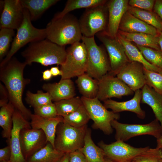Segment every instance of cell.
Wrapping results in <instances>:
<instances>
[{
  "label": "cell",
  "instance_id": "1",
  "mask_svg": "<svg viewBox=\"0 0 162 162\" xmlns=\"http://www.w3.org/2000/svg\"><path fill=\"white\" fill-rule=\"evenodd\" d=\"M26 65L24 62H21L13 56L6 63L0 66V80L8 91L9 102L28 120L30 119L32 113L22 101L24 89L30 82V79H25L23 76Z\"/></svg>",
  "mask_w": 162,
  "mask_h": 162
},
{
  "label": "cell",
  "instance_id": "2",
  "mask_svg": "<svg viewBox=\"0 0 162 162\" xmlns=\"http://www.w3.org/2000/svg\"><path fill=\"white\" fill-rule=\"evenodd\" d=\"M21 55L27 65L37 62L46 66L55 64L61 65L65 61L66 52L64 46L46 38L30 43Z\"/></svg>",
  "mask_w": 162,
  "mask_h": 162
},
{
  "label": "cell",
  "instance_id": "3",
  "mask_svg": "<svg viewBox=\"0 0 162 162\" xmlns=\"http://www.w3.org/2000/svg\"><path fill=\"white\" fill-rule=\"evenodd\" d=\"M45 29L46 38L60 46L72 45L82 40L79 20L69 13L58 18H53Z\"/></svg>",
  "mask_w": 162,
  "mask_h": 162
},
{
  "label": "cell",
  "instance_id": "4",
  "mask_svg": "<svg viewBox=\"0 0 162 162\" xmlns=\"http://www.w3.org/2000/svg\"><path fill=\"white\" fill-rule=\"evenodd\" d=\"M82 40L87 51L86 73L98 81L110 71L109 57L104 50L97 45L94 37L82 36Z\"/></svg>",
  "mask_w": 162,
  "mask_h": 162
},
{
  "label": "cell",
  "instance_id": "5",
  "mask_svg": "<svg viewBox=\"0 0 162 162\" xmlns=\"http://www.w3.org/2000/svg\"><path fill=\"white\" fill-rule=\"evenodd\" d=\"M31 21L28 11L24 8L23 22L17 30L10 48L7 56L1 62L0 66L6 63L18 51L27 44L46 38L45 28H37L32 25Z\"/></svg>",
  "mask_w": 162,
  "mask_h": 162
},
{
  "label": "cell",
  "instance_id": "6",
  "mask_svg": "<svg viewBox=\"0 0 162 162\" xmlns=\"http://www.w3.org/2000/svg\"><path fill=\"white\" fill-rule=\"evenodd\" d=\"M87 125L76 128L61 122L56 130L54 147L64 153L79 150L84 146Z\"/></svg>",
  "mask_w": 162,
  "mask_h": 162
},
{
  "label": "cell",
  "instance_id": "7",
  "mask_svg": "<svg viewBox=\"0 0 162 162\" xmlns=\"http://www.w3.org/2000/svg\"><path fill=\"white\" fill-rule=\"evenodd\" d=\"M66 59L61 66V80L78 77L86 72L87 51L82 41L76 42L67 50Z\"/></svg>",
  "mask_w": 162,
  "mask_h": 162
},
{
  "label": "cell",
  "instance_id": "8",
  "mask_svg": "<svg viewBox=\"0 0 162 162\" xmlns=\"http://www.w3.org/2000/svg\"><path fill=\"white\" fill-rule=\"evenodd\" d=\"M81 98L90 119L94 122L93 127L100 129L105 134H112L113 129L111 122L119 119V114L108 110L97 98H88L82 97Z\"/></svg>",
  "mask_w": 162,
  "mask_h": 162
},
{
  "label": "cell",
  "instance_id": "9",
  "mask_svg": "<svg viewBox=\"0 0 162 162\" xmlns=\"http://www.w3.org/2000/svg\"><path fill=\"white\" fill-rule=\"evenodd\" d=\"M106 2L86 9L79 20L82 36L92 37L98 33L106 30L108 22Z\"/></svg>",
  "mask_w": 162,
  "mask_h": 162
},
{
  "label": "cell",
  "instance_id": "10",
  "mask_svg": "<svg viewBox=\"0 0 162 162\" xmlns=\"http://www.w3.org/2000/svg\"><path fill=\"white\" fill-rule=\"evenodd\" d=\"M111 124L116 130L115 138L116 140L124 142L133 137L145 135L153 136L157 139L162 136L161 125L156 119L146 124H124L116 120L112 121Z\"/></svg>",
  "mask_w": 162,
  "mask_h": 162
},
{
  "label": "cell",
  "instance_id": "11",
  "mask_svg": "<svg viewBox=\"0 0 162 162\" xmlns=\"http://www.w3.org/2000/svg\"><path fill=\"white\" fill-rule=\"evenodd\" d=\"M96 34L103 43L108 53L110 66V71L108 73L115 76L120 69L130 62L124 48L116 37H110L104 31L100 32Z\"/></svg>",
  "mask_w": 162,
  "mask_h": 162
},
{
  "label": "cell",
  "instance_id": "12",
  "mask_svg": "<svg viewBox=\"0 0 162 162\" xmlns=\"http://www.w3.org/2000/svg\"><path fill=\"white\" fill-rule=\"evenodd\" d=\"M98 145L104 151L106 156L115 162H131L136 156L149 148L148 146L134 147L120 140H116L110 144L101 141Z\"/></svg>",
  "mask_w": 162,
  "mask_h": 162
},
{
  "label": "cell",
  "instance_id": "13",
  "mask_svg": "<svg viewBox=\"0 0 162 162\" xmlns=\"http://www.w3.org/2000/svg\"><path fill=\"white\" fill-rule=\"evenodd\" d=\"M98 81L99 89L97 98L104 101L112 98H120L132 95L134 92L124 82L109 73Z\"/></svg>",
  "mask_w": 162,
  "mask_h": 162
},
{
  "label": "cell",
  "instance_id": "14",
  "mask_svg": "<svg viewBox=\"0 0 162 162\" xmlns=\"http://www.w3.org/2000/svg\"><path fill=\"white\" fill-rule=\"evenodd\" d=\"M47 141L46 136L41 129L25 128L20 134V142L22 154L26 161L44 147Z\"/></svg>",
  "mask_w": 162,
  "mask_h": 162
},
{
  "label": "cell",
  "instance_id": "15",
  "mask_svg": "<svg viewBox=\"0 0 162 162\" xmlns=\"http://www.w3.org/2000/svg\"><path fill=\"white\" fill-rule=\"evenodd\" d=\"M13 126L11 137L8 142L11 149L10 162H27L21 151L20 134L25 128H31L30 123L22 114L15 109L13 116Z\"/></svg>",
  "mask_w": 162,
  "mask_h": 162
},
{
  "label": "cell",
  "instance_id": "16",
  "mask_svg": "<svg viewBox=\"0 0 162 162\" xmlns=\"http://www.w3.org/2000/svg\"><path fill=\"white\" fill-rule=\"evenodd\" d=\"M3 9L0 19V28L17 30L24 19V9L20 0L2 1Z\"/></svg>",
  "mask_w": 162,
  "mask_h": 162
},
{
  "label": "cell",
  "instance_id": "17",
  "mask_svg": "<svg viewBox=\"0 0 162 162\" xmlns=\"http://www.w3.org/2000/svg\"><path fill=\"white\" fill-rule=\"evenodd\" d=\"M144 66L136 62H130L123 66L116 75L134 92L142 89L146 84Z\"/></svg>",
  "mask_w": 162,
  "mask_h": 162
},
{
  "label": "cell",
  "instance_id": "18",
  "mask_svg": "<svg viewBox=\"0 0 162 162\" xmlns=\"http://www.w3.org/2000/svg\"><path fill=\"white\" fill-rule=\"evenodd\" d=\"M129 0H111L106 5L108 16L106 28L105 33L112 38L116 37L119 26L122 18L127 10Z\"/></svg>",
  "mask_w": 162,
  "mask_h": 162
},
{
  "label": "cell",
  "instance_id": "19",
  "mask_svg": "<svg viewBox=\"0 0 162 162\" xmlns=\"http://www.w3.org/2000/svg\"><path fill=\"white\" fill-rule=\"evenodd\" d=\"M142 98V90L135 92L133 98L131 99L123 102H118L111 99L104 101V105L107 109H110L115 113L124 111H128L135 113L139 118L143 119L146 116L145 111L140 106Z\"/></svg>",
  "mask_w": 162,
  "mask_h": 162
},
{
  "label": "cell",
  "instance_id": "20",
  "mask_svg": "<svg viewBox=\"0 0 162 162\" xmlns=\"http://www.w3.org/2000/svg\"><path fill=\"white\" fill-rule=\"evenodd\" d=\"M118 30L126 32L143 33L158 36L160 31L133 15L127 10L124 14Z\"/></svg>",
  "mask_w": 162,
  "mask_h": 162
},
{
  "label": "cell",
  "instance_id": "21",
  "mask_svg": "<svg viewBox=\"0 0 162 162\" xmlns=\"http://www.w3.org/2000/svg\"><path fill=\"white\" fill-rule=\"evenodd\" d=\"M42 88L55 102L74 97L76 94L75 85L71 79H61L58 83H45Z\"/></svg>",
  "mask_w": 162,
  "mask_h": 162
},
{
  "label": "cell",
  "instance_id": "22",
  "mask_svg": "<svg viewBox=\"0 0 162 162\" xmlns=\"http://www.w3.org/2000/svg\"><path fill=\"white\" fill-rule=\"evenodd\" d=\"M30 119L32 128L42 130L46 136L47 141L54 147L56 128L59 124L63 122V117L58 116L54 118H46L32 114Z\"/></svg>",
  "mask_w": 162,
  "mask_h": 162
},
{
  "label": "cell",
  "instance_id": "23",
  "mask_svg": "<svg viewBox=\"0 0 162 162\" xmlns=\"http://www.w3.org/2000/svg\"><path fill=\"white\" fill-rule=\"evenodd\" d=\"M141 102L149 105L152 109L155 119L159 122L162 129V95L146 84L142 88Z\"/></svg>",
  "mask_w": 162,
  "mask_h": 162
},
{
  "label": "cell",
  "instance_id": "24",
  "mask_svg": "<svg viewBox=\"0 0 162 162\" xmlns=\"http://www.w3.org/2000/svg\"><path fill=\"white\" fill-rule=\"evenodd\" d=\"M116 38L123 46L128 60L130 62H136L142 64L148 70L162 73V70L148 62L144 58L137 47L131 42L126 40L118 34Z\"/></svg>",
  "mask_w": 162,
  "mask_h": 162
},
{
  "label": "cell",
  "instance_id": "25",
  "mask_svg": "<svg viewBox=\"0 0 162 162\" xmlns=\"http://www.w3.org/2000/svg\"><path fill=\"white\" fill-rule=\"evenodd\" d=\"M91 131L87 128L83 146L79 149L85 156L87 162H105L106 155L103 149L97 146L92 140Z\"/></svg>",
  "mask_w": 162,
  "mask_h": 162
},
{
  "label": "cell",
  "instance_id": "26",
  "mask_svg": "<svg viewBox=\"0 0 162 162\" xmlns=\"http://www.w3.org/2000/svg\"><path fill=\"white\" fill-rule=\"evenodd\" d=\"M124 39L136 45L161 50L158 43V36L143 33H130L119 30L118 33Z\"/></svg>",
  "mask_w": 162,
  "mask_h": 162
},
{
  "label": "cell",
  "instance_id": "27",
  "mask_svg": "<svg viewBox=\"0 0 162 162\" xmlns=\"http://www.w3.org/2000/svg\"><path fill=\"white\" fill-rule=\"evenodd\" d=\"M77 77L76 82L82 97L88 98H97L99 89L98 80L86 73Z\"/></svg>",
  "mask_w": 162,
  "mask_h": 162
},
{
  "label": "cell",
  "instance_id": "28",
  "mask_svg": "<svg viewBox=\"0 0 162 162\" xmlns=\"http://www.w3.org/2000/svg\"><path fill=\"white\" fill-rule=\"evenodd\" d=\"M58 0H20L24 8L28 11L31 21L40 18L48 9L56 3Z\"/></svg>",
  "mask_w": 162,
  "mask_h": 162
},
{
  "label": "cell",
  "instance_id": "29",
  "mask_svg": "<svg viewBox=\"0 0 162 162\" xmlns=\"http://www.w3.org/2000/svg\"><path fill=\"white\" fill-rule=\"evenodd\" d=\"M64 153L55 148L49 142L27 160V162H58Z\"/></svg>",
  "mask_w": 162,
  "mask_h": 162
},
{
  "label": "cell",
  "instance_id": "30",
  "mask_svg": "<svg viewBox=\"0 0 162 162\" xmlns=\"http://www.w3.org/2000/svg\"><path fill=\"white\" fill-rule=\"evenodd\" d=\"M15 110L13 105L9 102L1 107L0 110V126L3 130L2 137L7 139L8 142L10 139L13 128V116Z\"/></svg>",
  "mask_w": 162,
  "mask_h": 162
},
{
  "label": "cell",
  "instance_id": "31",
  "mask_svg": "<svg viewBox=\"0 0 162 162\" xmlns=\"http://www.w3.org/2000/svg\"><path fill=\"white\" fill-rule=\"evenodd\" d=\"M127 11L131 14L156 28L162 31V21L154 11H148L128 6Z\"/></svg>",
  "mask_w": 162,
  "mask_h": 162
},
{
  "label": "cell",
  "instance_id": "32",
  "mask_svg": "<svg viewBox=\"0 0 162 162\" xmlns=\"http://www.w3.org/2000/svg\"><path fill=\"white\" fill-rule=\"evenodd\" d=\"M107 1L104 0H68L62 10L56 14L53 18H58L75 10L86 9L104 4Z\"/></svg>",
  "mask_w": 162,
  "mask_h": 162
},
{
  "label": "cell",
  "instance_id": "33",
  "mask_svg": "<svg viewBox=\"0 0 162 162\" xmlns=\"http://www.w3.org/2000/svg\"><path fill=\"white\" fill-rule=\"evenodd\" d=\"M58 116L64 117L74 112L82 104L81 98L74 97L55 102Z\"/></svg>",
  "mask_w": 162,
  "mask_h": 162
},
{
  "label": "cell",
  "instance_id": "34",
  "mask_svg": "<svg viewBox=\"0 0 162 162\" xmlns=\"http://www.w3.org/2000/svg\"><path fill=\"white\" fill-rule=\"evenodd\" d=\"M90 119L82 104L77 109L63 117V122L72 126L79 128L86 125Z\"/></svg>",
  "mask_w": 162,
  "mask_h": 162
},
{
  "label": "cell",
  "instance_id": "35",
  "mask_svg": "<svg viewBox=\"0 0 162 162\" xmlns=\"http://www.w3.org/2000/svg\"><path fill=\"white\" fill-rule=\"evenodd\" d=\"M26 95L25 99L26 102L34 108L52 103L50 94L47 92H44L42 90H38L36 93L28 90Z\"/></svg>",
  "mask_w": 162,
  "mask_h": 162
},
{
  "label": "cell",
  "instance_id": "36",
  "mask_svg": "<svg viewBox=\"0 0 162 162\" xmlns=\"http://www.w3.org/2000/svg\"><path fill=\"white\" fill-rule=\"evenodd\" d=\"M145 58L150 63L162 70V51L136 45Z\"/></svg>",
  "mask_w": 162,
  "mask_h": 162
},
{
  "label": "cell",
  "instance_id": "37",
  "mask_svg": "<svg viewBox=\"0 0 162 162\" xmlns=\"http://www.w3.org/2000/svg\"><path fill=\"white\" fill-rule=\"evenodd\" d=\"M0 30V61L1 62L8 53L10 43L15 35L14 29L1 28Z\"/></svg>",
  "mask_w": 162,
  "mask_h": 162
},
{
  "label": "cell",
  "instance_id": "38",
  "mask_svg": "<svg viewBox=\"0 0 162 162\" xmlns=\"http://www.w3.org/2000/svg\"><path fill=\"white\" fill-rule=\"evenodd\" d=\"M146 84L162 95V73L148 70L144 67Z\"/></svg>",
  "mask_w": 162,
  "mask_h": 162
},
{
  "label": "cell",
  "instance_id": "39",
  "mask_svg": "<svg viewBox=\"0 0 162 162\" xmlns=\"http://www.w3.org/2000/svg\"><path fill=\"white\" fill-rule=\"evenodd\" d=\"M161 159H162V149L149 148L135 157L131 162H159Z\"/></svg>",
  "mask_w": 162,
  "mask_h": 162
},
{
  "label": "cell",
  "instance_id": "40",
  "mask_svg": "<svg viewBox=\"0 0 162 162\" xmlns=\"http://www.w3.org/2000/svg\"><path fill=\"white\" fill-rule=\"evenodd\" d=\"M34 114L44 118H51L58 116L54 103H51L34 108Z\"/></svg>",
  "mask_w": 162,
  "mask_h": 162
},
{
  "label": "cell",
  "instance_id": "41",
  "mask_svg": "<svg viewBox=\"0 0 162 162\" xmlns=\"http://www.w3.org/2000/svg\"><path fill=\"white\" fill-rule=\"evenodd\" d=\"M155 0H130L129 1V6L144 10L153 11Z\"/></svg>",
  "mask_w": 162,
  "mask_h": 162
},
{
  "label": "cell",
  "instance_id": "42",
  "mask_svg": "<svg viewBox=\"0 0 162 162\" xmlns=\"http://www.w3.org/2000/svg\"><path fill=\"white\" fill-rule=\"evenodd\" d=\"M69 162H87L82 152L79 150L69 153Z\"/></svg>",
  "mask_w": 162,
  "mask_h": 162
},
{
  "label": "cell",
  "instance_id": "43",
  "mask_svg": "<svg viewBox=\"0 0 162 162\" xmlns=\"http://www.w3.org/2000/svg\"><path fill=\"white\" fill-rule=\"evenodd\" d=\"M9 102V97L8 91L5 87L0 83V106L7 104Z\"/></svg>",
  "mask_w": 162,
  "mask_h": 162
},
{
  "label": "cell",
  "instance_id": "44",
  "mask_svg": "<svg viewBox=\"0 0 162 162\" xmlns=\"http://www.w3.org/2000/svg\"><path fill=\"white\" fill-rule=\"evenodd\" d=\"M11 154L10 148L8 145L0 149V162L10 161Z\"/></svg>",
  "mask_w": 162,
  "mask_h": 162
},
{
  "label": "cell",
  "instance_id": "45",
  "mask_svg": "<svg viewBox=\"0 0 162 162\" xmlns=\"http://www.w3.org/2000/svg\"><path fill=\"white\" fill-rule=\"evenodd\" d=\"M153 10L162 21V0H155Z\"/></svg>",
  "mask_w": 162,
  "mask_h": 162
},
{
  "label": "cell",
  "instance_id": "46",
  "mask_svg": "<svg viewBox=\"0 0 162 162\" xmlns=\"http://www.w3.org/2000/svg\"><path fill=\"white\" fill-rule=\"evenodd\" d=\"M50 70L52 76H56L58 75L61 76L62 75V72L58 67H51Z\"/></svg>",
  "mask_w": 162,
  "mask_h": 162
},
{
  "label": "cell",
  "instance_id": "47",
  "mask_svg": "<svg viewBox=\"0 0 162 162\" xmlns=\"http://www.w3.org/2000/svg\"><path fill=\"white\" fill-rule=\"evenodd\" d=\"M42 79L44 80H48L52 76L50 70L47 69L42 72Z\"/></svg>",
  "mask_w": 162,
  "mask_h": 162
},
{
  "label": "cell",
  "instance_id": "48",
  "mask_svg": "<svg viewBox=\"0 0 162 162\" xmlns=\"http://www.w3.org/2000/svg\"><path fill=\"white\" fill-rule=\"evenodd\" d=\"M69 153H64V155L58 162H69Z\"/></svg>",
  "mask_w": 162,
  "mask_h": 162
},
{
  "label": "cell",
  "instance_id": "49",
  "mask_svg": "<svg viewBox=\"0 0 162 162\" xmlns=\"http://www.w3.org/2000/svg\"><path fill=\"white\" fill-rule=\"evenodd\" d=\"M156 141L157 145L156 148L162 150V136L157 139Z\"/></svg>",
  "mask_w": 162,
  "mask_h": 162
},
{
  "label": "cell",
  "instance_id": "50",
  "mask_svg": "<svg viewBox=\"0 0 162 162\" xmlns=\"http://www.w3.org/2000/svg\"><path fill=\"white\" fill-rule=\"evenodd\" d=\"M158 43L161 50L162 51V31L159 32L158 36Z\"/></svg>",
  "mask_w": 162,
  "mask_h": 162
},
{
  "label": "cell",
  "instance_id": "51",
  "mask_svg": "<svg viewBox=\"0 0 162 162\" xmlns=\"http://www.w3.org/2000/svg\"><path fill=\"white\" fill-rule=\"evenodd\" d=\"M105 162H115L110 160L106 156Z\"/></svg>",
  "mask_w": 162,
  "mask_h": 162
},
{
  "label": "cell",
  "instance_id": "52",
  "mask_svg": "<svg viewBox=\"0 0 162 162\" xmlns=\"http://www.w3.org/2000/svg\"><path fill=\"white\" fill-rule=\"evenodd\" d=\"M159 162H162V159H160Z\"/></svg>",
  "mask_w": 162,
  "mask_h": 162
},
{
  "label": "cell",
  "instance_id": "53",
  "mask_svg": "<svg viewBox=\"0 0 162 162\" xmlns=\"http://www.w3.org/2000/svg\"><path fill=\"white\" fill-rule=\"evenodd\" d=\"M10 162V161H2V162Z\"/></svg>",
  "mask_w": 162,
  "mask_h": 162
},
{
  "label": "cell",
  "instance_id": "54",
  "mask_svg": "<svg viewBox=\"0 0 162 162\" xmlns=\"http://www.w3.org/2000/svg\"></svg>",
  "mask_w": 162,
  "mask_h": 162
}]
</instances>
